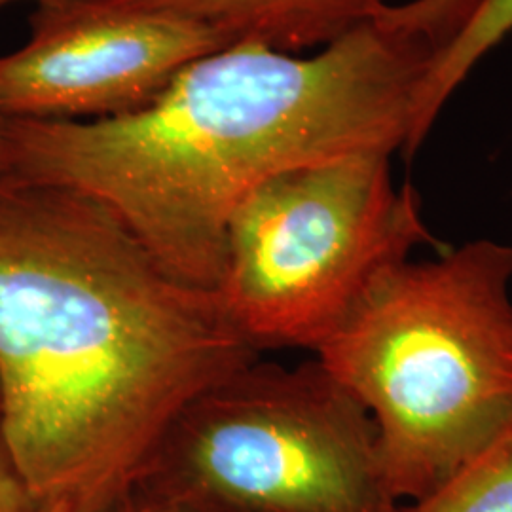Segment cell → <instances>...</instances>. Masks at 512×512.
<instances>
[{"mask_svg":"<svg viewBox=\"0 0 512 512\" xmlns=\"http://www.w3.org/2000/svg\"><path fill=\"white\" fill-rule=\"evenodd\" d=\"M256 359L103 203L0 181V431L38 505L122 511L171 420Z\"/></svg>","mask_w":512,"mask_h":512,"instance_id":"cell-1","label":"cell"},{"mask_svg":"<svg viewBox=\"0 0 512 512\" xmlns=\"http://www.w3.org/2000/svg\"><path fill=\"white\" fill-rule=\"evenodd\" d=\"M435 52L376 19L310 55L234 42L143 109L6 120L4 179L90 196L165 270L217 293L226 226L258 184L361 152L410 158L414 99Z\"/></svg>","mask_w":512,"mask_h":512,"instance_id":"cell-2","label":"cell"},{"mask_svg":"<svg viewBox=\"0 0 512 512\" xmlns=\"http://www.w3.org/2000/svg\"><path fill=\"white\" fill-rule=\"evenodd\" d=\"M512 245L444 247L380 275L315 359L365 406L399 501H418L512 423Z\"/></svg>","mask_w":512,"mask_h":512,"instance_id":"cell-3","label":"cell"},{"mask_svg":"<svg viewBox=\"0 0 512 512\" xmlns=\"http://www.w3.org/2000/svg\"><path fill=\"white\" fill-rule=\"evenodd\" d=\"M129 501L190 512H404L372 418L317 359H256L171 420Z\"/></svg>","mask_w":512,"mask_h":512,"instance_id":"cell-4","label":"cell"},{"mask_svg":"<svg viewBox=\"0 0 512 512\" xmlns=\"http://www.w3.org/2000/svg\"><path fill=\"white\" fill-rule=\"evenodd\" d=\"M391 158L361 152L289 169L236 207L217 294L258 353L315 351L380 275L423 245L446 247L414 186L393 181Z\"/></svg>","mask_w":512,"mask_h":512,"instance_id":"cell-5","label":"cell"},{"mask_svg":"<svg viewBox=\"0 0 512 512\" xmlns=\"http://www.w3.org/2000/svg\"><path fill=\"white\" fill-rule=\"evenodd\" d=\"M0 55V118L92 122L143 109L203 55L232 44L129 0H48Z\"/></svg>","mask_w":512,"mask_h":512,"instance_id":"cell-6","label":"cell"},{"mask_svg":"<svg viewBox=\"0 0 512 512\" xmlns=\"http://www.w3.org/2000/svg\"><path fill=\"white\" fill-rule=\"evenodd\" d=\"M215 29L228 42L287 54L321 50L378 18L391 0H129Z\"/></svg>","mask_w":512,"mask_h":512,"instance_id":"cell-7","label":"cell"},{"mask_svg":"<svg viewBox=\"0 0 512 512\" xmlns=\"http://www.w3.org/2000/svg\"><path fill=\"white\" fill-rule=\"evenodd\" d=\"M512 35V0H480L456 37L439 48L414 99L410 154L425 143L440 112L476 67Z\"/></svg>","mask_w":512,"mask_h":512,"instance_id":"cell-8","label":"cell"},{"mask_svg":"<svg viewBox=\"0 0 512 512\" xmlns=\"http://www.w3.org/2000/svg\"><path fill=\"white\" fill-rule=\"evenodd\" d=\"M404 512H512V423Z\"/></svg>","mask_w":512,"mask_h":512,"instance_id":"cell-9","label":"cell"},{"mask_svg":"<svg viewBox=\"0 0 512 512\" xmlns=\"http://www.w3.org/2000/svg\"><path fill=\"white\" fill-rule=\"evenodd\" d=\"M480 0H408L387 4L378 19L401 33L423 38L437 50L458 35Z\"/></svg>","mask_w":512,"mask_h":512,"instance_id":"cell-10","label":"cell"},{"mask_svg":"<svg viewBox=\"0 0 512 512\" xmlns=\"http://www.w3.org/2000/svg\"><path fill=\"white\" fill-rule=\"evenodd\" d=\"M37 507L0 431V512H35Z\"/></svg>","mask_w":512,"mask_h":512,"instance_id":"cell-11","label":"cell"},{"mask_svg":"<svg viewBox=\"0 0 512 512\" xmlns=\"http://www.w3.org/2000/svg\"><path fill=\"white\" fill-rule=\"evenodd\" d=\"M118 512H190L167 507V505H156V503H143V501H129L128 505Z\"/></svg>","mask_w":512,"mask_h":512,"instance_id":"cell-12","label":"cell"},{"mask_svg":"<svg viewBox=\"0 0 512 512\" xmlns=\"http://www.w3.org/2000/svg\"><path fill=\"white\" fill-rule=\"evenodd\" d=\"M8 171V137H6V120L0 118V181Z\"/></svg>","mask_w":512,"mask_h":512,"instance_id":"cell-13","label":"cell"},{"mask_svg":"<svg viewBox=\"0 0 512 512\" xmlns=\"http://www.w3.org/2000/svg\"><path fill=\"white\" fill-rule=\"evenodd\" d=\"M35 512H67L61 505H38Z\"/></svg>","mask_w":512,"mask_h":512,"instance_id":"cell-14","label":"cell"},{"mask_svg":"<svg viewBox=\"0 0 512 512\" xmlns=\"http://www.w3.org/2000/svg\"><path fill=\"white\" fill-rule=\"evenodd\" d=\"M16 2H27V0H0V8H6V6H12V4H16ZM31 2H48V0H31Z\"/></svg>","mask_w":512,"mask_h":512,"instance_id":"cell-15","label":"cell"}]
</instances>
